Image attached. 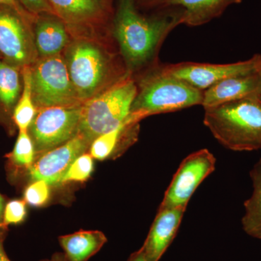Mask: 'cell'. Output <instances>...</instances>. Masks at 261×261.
I'll return each mask as SVG.
<instances>
[{
    "instance_id": "7c38bea8",
    "label": "cell",
    "mask_w": 261,
    "mask_h": 261,
    "mask_svg": "<svg viewBox=\"0 0 261 261\" xmlns=\"http://www.w3.org/2000/svg\"><path fill=\"white\" fill-rule=\"evenodd\" d=\"M91 142L79 133L63 145L41 154L29 171L33 181L43 180L51 185H60L71 163L89 149Z\"/></svg>"
},
{
    "instance_id": "2e32d148",
    "label": "cell",
    "mask_w": 261,
    "mask_h": 261,
    "mask_svg": "<svg viewBox=\"0 0 261 261\" xmlns=\"http://www.w3.org/2000/svg\"><path fill=\"white\" fill-rule=\"evenodd\" d=\"M242 0H165L161 7H177L183 10V24L199 27L222 15L230 5Z\"/></svg>"
},
{
    "instance_id": "3957f363",
    "label": "cell",
    "mask_w": 261,
    "mask_h": 261,
    "mask_svg": "<svg viewBox=\"0 0 261 261\" xmlns=\"http://www.w3.org/2000/svg\"><path fill=\"white\" fill-rule=\"evenodd\" d=\"M135 80L137 93L129 116L138 123L146 117L202 105L203 92L168 73L163 64L142 72Z\"/></svg>"
},
{
    "instance_id": "d6986e66",
    "label": "cell",
    "mask_w": 261,
    "mask_h": 261,
    "mask_svg": "<svg viewBox=\"0 0 261 261\" xmlns=\"http://www.w3.org/2000/svg\"><path fill=\"white\" fill-rule=\"evenodd\" d=\"M68 261H88L107 243L102 231L81 230L58 238Z\"/></svg>"
},
{
    "instance_id": "ac0fdd59",
    "label": "cell",
    "mask_w": 261,
    "mask_h": 261,
    "mask_svg": "<svg viewBox=\"0 0 261 261\" xmlns=\"http://www.w3.org/2000/svg\"><path fill=\"white\" fill-rule=\"evenodd\" d=\"M22 89V68L0 60V121L14 125L13 111L21 95Z\"/></svg>"
},
{
    "instance_id": "9a60e30c",
    "label": "cell",
    "mask_w": 261,
    "mask_h": 261,
    "mask_svg": "<svg viewBox=\"0 0 261 261\" xmlns=\"http://www.w3.org/2000/svg\"><path fill=\"white\" fill-rule=\"evenodd\" d=\"M33 29L39 58L61 54L71 41L66 25L55 15H37Z\"/></svg>"
},
{
    "instance_id": "836d02e7",
    "label": "cell",
    "mask_w": 261,
    "mask_h": 261,
    "mask_svg": "<svg viewBox=\"0 0 261 261\" xmlns=\"http://www.w3.org/2000/svg\"><path fill=\"white\" fill-rule=\"evenodd\" d=\"M0 60H2L1 53H0Z\"/></svg>"
},
{
    "instance_id": "8fae6325",
    "label": "cell",
    "mask_w": 261,
    "mask_h": 261,
    "mask_svg": "<svg viewBox=\"0 0 261 261\" xmlns=\"http://www.w3.org/2000/svg\"><path fill=\"white\" fill-rule=\"evenodd\" d=\"M55 14L63 20L70 35L92 37L95 27L107 23L111 15L108 0H47Z\"/></svg>"
},
{
    "instance_id": "7402d4cb",
    "label": "cell",
    "mask_w": 261,
    "mask_h": 261,
    "mask_svg": "<svg viewBox=\"0 0 261 261\" xmlns=\"http://www.w3.org/2000/svg\"><path fill=\"white\" fill-rule=\"evenodd\" d=\"M35 146L28 132H19L13 151L7 155L10 166L16 171L32 168L36 159Z\"/></svg>"
},
{
    "instance_id": "52a82bcc",
    "label": "cell",
    "mask_w": 261,
    "mask_h": 261,
    "mask_svg": "<svg viewBox=\"0 0 261 261\" xmlns=\"http://www.w3.org/2000/svg\"><path fill=\"white\" fill-rule=\"evenodd\" d=\"M34 23L16 10L0 5V53L2 61L23 68L39 59Z\"/></svg>"
},
{
    "instance_id": "484cf974",
    "label": "cell",
    "mask_w": 261,
    "mask_h": 261,
    "mask_svg": "<svg viewBox=\"0 0 261 261\" xmlns=\"http://www.w3.org/2000/svg\"><path fill=\"white\" fill-rule=\"evenodd\" d=\"M24 9L33 15L55 14L47 0H18Z\"/></svg>"
},
{
    "instance_id": "4dcf8cb0",
    "label": "cell",
    "mask_w": 261,
    "mask_h": 261,
    "mask_svg": "<svg viewBox=\"0 0 261 261\" xmlns=\"http://www.w3.org/2000/svg\"><path fill=\"white\" fill-rule=\"evenodd\" d=\"M41 261H68L63 252H56L49 259H44Z\"/></svg>"
},
{
    "instance_id": "7a4b0ae2",
    "label": "cell",
    "mask_w": 261,
    "mask_h": 261,
    "mask_svg": "<svg viewBox=\"0 0 261 261\" xmlns=\"http://www.w3.org/2000/svg\"><path fill=\"white\" fill-rule=\"evenodd\" d=\"M92 39L74 37L63 53L70 80L83 104L130 75L122 57Z\"/></svg>"
},
{
    "instance_id": "d6a6232c",
    "label": "cell",
    "mask_w": 261,
    "mask_h": 261,
    "mask_svg": "<svg viewBox=\"0 0 261 261\" xmlns=\"http://www.w3.org/2000/svg\"><path fill=\"white\" fill-rule=\"evenodd\" d=\"M257 73H258L259 81H260V82H259V88L258 91H257V97L261 102V64L260 67H259L258 70H257Z\"/></svg>"
},
{
    "instance_id": "e0dca14e",
    "label": "cell",
    "mask_w": 261,
    "mask_h": 261,
    "mask_svg": "<svg viewBox=\"0 0 261 261\" xmlns=\"http://www.w3.org/2000/svg\"><path fill=\"white\" fill-rule=\"evenodd\" d=\"M138 132L139 123L128 117L121 126L94 139L89 147V154L99 161L109 159L133 144Z\"/></svg>"
},
{
    "instance_id": "f546056e",
    "label": "cell",
    "mask_w": 261,
    "mask_h": 261,
    "mask_svg": "<svg viewBox=\"0 0 261 261\" xmlns=\"http://www.w3.org/2000/svg\"><path fill=\"white\" fill-rule=\"evenodd\" d=\"M127 261H147L145 252L142 248L132 253Z\"/></svg>"
},
{
    "instance_id": "83f0119b",
    "label": "cell",
    "mask_w": 261,
    "mask_h": 261,
    "mask_svg": "<svg viewBox=\"0 0 261 261\" xmlns=\"http://www.w3.org/2000/svg\"><path fill=\"white\" fill-rule=\"evenodd\" d=\"M136 2L137 5H140L144 8L157 9L162 6L165 0H136Z\"/></svg>"
},
{
    "instance_id": "f1b7e54d",
    "label": "cell",
    "mask_w": 261,
    "mask_h": 261,
    "mask_svg": "<svg viewBox=\"0 0 261 261\" xmlns=\"http://www.w3.org/2000/svg\"><path fill=\"white\" fill-rule=\"evenodd\" d=\"M5 200L4 197L0 194V237L4 238L5 230L3 227V211L5 206Z\"/></svg>"
},
{
    "instance_id": "277c9868",
    "label": "cell",
    "mask_w": 261,
    "mask_h": 261,
    "mask_svg": "<svg viewBox=\"0 0 261 261\" xmlns=\"http://www.w3.org/2000/svg\"><path fill=\"white\" fill-rule=\"evenodd\" d=\"M204 110V124L226 148L261 149V102L257 96Z\"/></svg>"
},
{
    "instance_id": "6da1fadb",
    "label": "cell",
    "mask_w": 261,
    "mask_h": 261,
    "mask_svg": "<svg viewBox=\"0 0 261 261\" xmlns=\"http://www.w3.org/2000/svg\"><path fill=\"white\" fill-rule=\"evenodd\" d=\"M150 15L142 14L136 0H119L113 19L112 33L127 71L144 72L159 64L158 55L165 39L183 24L177 7H161Z\"/></svg>"
},
{
    "instance_id": "ffe728a7",
    "label": "cell",
    "mask_w": 261,
    "mask_h": 261,
    "mask_svg": "<svg viewBox=\"0 0 261 261\" xmlns=\"http://www.w3.org/2000/svg\"><path fill=\"white\" fill-rule=\"evenodd\" d=\"M253 191L245 203L242 225L245 232L261 240V159L250 172Z\"/></svg>"
},
{
    "instance_id": "1f68e13d",
    "label": "cell",
    "mask_w": 261,
    "mask_h": 261,
    "mask_svg": "<svg viewBox=\"0 0 261 261\" xmlns=\"http://www.w3.org/2000/svg\"><path fill=\"white\" fill-rule=\"evenodd\" d=\"M3 240L4 238L0 237V261H11L5 252L4 246H3Z\"/></svg>"
},
{
    "instance_id": "9c48e42d",
    "label": "cell",
    "mask_w": 261,
    "mask_h": 261,
    "mask_svg": "<svg viewBox=\"0 0 261 261\" xmlns=\"http://www.w3.org/2000/svg\"><path fill=\"white\" fill-rule=\"evenodd\" d=\"M216 160L207 149L196 151L182 161L168 186L159 208H187L201 183L216 168Z\"/></svg>"
},
{
    "instance_id": "4fadbf2b",
    "label": "cell",
    "mask_w": 261,
    "mask_h": 261,
    "mask_svg": "<svg viewBox=\"0 0 261 261\" xmlns=\"http://www.w3.org/2000/svg\"><path fill=\"white\" fill-rule=\"evenodd\" d=\"M185 208H159L141 248L147 261H159L176 236Z\"/></svg>"
},
{
    "instance_id": "30bf717a",
    "label": "cell",
    "mask_w": 261,
    "mask_h": 261,
    "mask_svg": "<svg viewBox=\"0 0 261 261\" xmlns=\"http://www.w3.org/2000/svg\"><path fill=\"white\" fill-rule=\"evenodd\" d=\"M260 64L261 55L257 54L247 61L228 64L186 62L163 65V67L170 74L203 92L228 77L257 71Z\"/></svg>"
},
{
    "instance_id": "8992f818",
    "label": "cell",
    "mask_w": 261,
    "mask_h": 261,
    "mask_svg": "<svg viewBox=\"0 0 261 261\" xmlns=\"http://www.w3.org/2000/svg\"><path fill=\"white\" fill-rule=\"evenodd\" d=\"M33 100L38 109L80 106L63 53L39 58L31 65Z\"/></svg>"
},
{
    "instance_id": "5bb4252c",
    "label": "cell",
    "mask_w": 261,
    "mask_h": 261,
    "mask_svg": "<svg viewBox=\"0 0 261 261\" xmlns=\"http://www.w3.org/2000/svg\"><path fill=\"white\" fill-rule=\"evenodd\" d=\"M259 82L257 70L247 74L228 77L203 91L201 106L206 109L244 98L257 96Z\"/></svg>"
},
{
    "instance_id": "5b68a950",
    "label": "cell",
    "mask_w": 261,
    "mask_h": 261,
    "mask_svg": "<svg viewBox=\"0 0 261 261\" xmlns=\"http://www.w3.org/2000/svg\"><path fill=\"white\" fill-rule=\"evenodd\" d=\"M137 93L135 79L128 75L84 102L79 133L92 144L99 135L116 129L126 123Z\"/></svg>"
},
{
    "instance_id": "ba28073f",
    "label": "cell",
    "mask_w": 261,
    "mask_h": 261,
    "mask_svg": "<svg viewBox=\"0 0 261 261\" xmlns=\"http://www.w3.org/2000/svg\"><path fill=\"white\" fill-rule=\"evenodd\" d=\"M82 106L37 110L28 130L37 154L63 145L78 134Z\"/></svg>"
},
{
    "instance_id": "d4e9b609",
    "label": "cell",
    "mask_w": 261,
    "mask_h": 261,
    "mask_svg": "<svg viewBox=\"0 0 261 261\" xmlns=\"http://www.w3.org/2000/svg\"><path fill=\"white\" fill-rule=\"evenodd\" d=\"M27 216V202L23 200H13L5 204L3 211V227L21 224Z\"/></svg>"
},
{
    "instance_id": "44dd1931",
    "label": "cell",
    "mask_w": 261,
    "mask_h": 261,
    "mask_svg": "<svg viewBox=\"0 0 261 261\" xmlns=\"http://www.w3.org/2000/svg\"><path fill=\"white\" fill-rule=\"evenodd\" d=\"M22 77L23 89L13 111V121L19 132H28L37 113L32 97L31 65L22 68Z\"/></svg>"
},
{
    "instance_id": "603a6c76",
    "label": "cell",
    "mask_w": 261,
    "mask_h": 261,
    "mask_svg": "<svg viewBox=\"0 0 261 261\" xmlns=\"http://www.w3.org/2000/svg\"><path fill=\"white\" fill-rule=\"evenodd\" d=\"M93 158L89 153L81 154L70 165L64 176L61 178L60 185L68 182H83L87 181L94 171Z\"/></svg>"
},
{
    "instance_id": "4316f807",
    "label": "cell",
    "mask_w": 261,
    "mask_h": 261,
    "mask_svg": "<svg viewBox=\"0 0 261 261\" xmlns=\"http://www.w3.org/2000/svg\"><path fill=\"white\" fill-rule=\"evenodd\" d=\"M0 5H7V6L16 10L20 15H23L24 18L28 19L33 23H34L36 18H37V16L31 14L27 10L24 9L23 7L18 3V0H0Z\"/></svg>"
},
{
    "instance_id": "cb8c5ba5",
    "label": "cell",
    "mask_w": 261,
    "mask_h": 261,
    "mask_svg": "<svg viewBox=\"0 0 261 261\" xmlns=\"http://www.w3.org/2000/svg\"><path fill=\"white\" fill-rule=\"evenodd\" d=\"M50 185L43 180H35L28 185L23 193L27 205L39 207L46 205L50 198Z\"/></svg>"
}]
</instances>
